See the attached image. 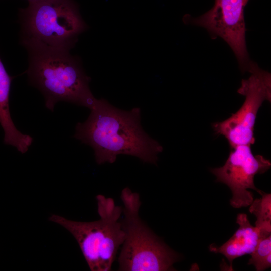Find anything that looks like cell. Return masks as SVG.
<instances>
[{
    "label": "cell",
    "instance_id": "obj_11",
    "mask_svg": "<svg viewBox=\"0 0 271 271\" xmlns=\"http://www.w3.org/2000/svg\"><path fill=\"white\" fill-rule=\"evenodd\" d=\"M261 195V198L253 200L249 211L256 217L255 226L265 237L271 233V194L263 192Z\"/></svg>",
    "mask_w": 271,
    "mask_h": 271
},
{
    "label": "cell",
    "instance_id": "obj_7",
    "mask_svg": "<svg viewBox=\"0 0 271 271\" xmlns=\"http://www.w3.org/2000/svg\"><path fill=\"white\" fill-rule=\"evenodd\" d=\"M249 0H215L213 7L198 17L186 16L185 22L205 28L212 39H223L230 47L242 72L252 61L246 45L244 10Z\"/></svg>",
    "mask_w": 271,
    "mask_h": 271
},
{
    "label": "cell",
    "instance_id": "obj_3",
    "mask_svg": "<svg viewBox=\"0 0 271 271\" xmlns=\"http://www.w3.org/2000/svg\"><path fill=\"white\" fill-rule=\"evenodd\" d=\"M19 10L21 43L70 51L87 26L74 0H37Z\"/></svg>",
    "mask_w": 271,
    "mask_h": 271
},
{
    "label": "cell",
    "instance_id": "obj_12",
    "mask_svg": "<svg viewBox=\"0 0 271 271\" xmlns=\"http://www.w3.org/2000/svg\"><path fill=\"white\" fill-rule=\"evenodd\" d=\"M248 264L253 265L257 271H263L271 266V235L261 238L250 254Z\"/></svg>",
    "mask_w": 271,
    "mask_h": 271
},
{
    "label": "cell",
    "instance_id": "obj_6",
    "mask_svg": "<svg viewBox=\"0 0 271 271\" xmlns=\"http://www.w3.org/2000/svg\"><path fill=\"white\" fill-rule=\"evenodd\" d=\"M248 72L250 76L242 80L237 90L245 97L242 105L228 118L213 124L215 133L224 136L231 148L254 143V129L258 111L264 101H270V73L253 61Z\"/></svg>",
    "mask_w": 271,
    "mask_h": 271
},
{
    "label": "cell",
    "instance_id": "obj_9",
    "mask_svg": "<svg viewBox=\"0 0 271 271\" xmlns=\"http://www.w3.org/2000/svg\"><path fill=\"white\" fill-rule=\"evenodd\" d=\"M236 223L239 227L228 241L220 246L214 244L209 246L211 252L222 254L227 258L229 263V270H233L232 263L235 259L250 254L259 240L264 238L259 230L250 224L246 214H238Z\"/></svg>",
    "mask_w": 271,
    "mask_h": 271
},
{
    "label": "cell",
    "instance_id": "obj_2",
    "mask_svg": "<svg viewBox=\"0 0 271 271\" xmlns=\"http://www.w3.org/2000/svg\"><path fill=\"white\" fill-rule=\"evenodd\" d=\"M24 47L28 53V81L43 94L47 109L53 111L60 101L93 108L98 99L90 90L91 78L79 58L68 50L36 45Z\"/></svg>",
    "mask_w": 271,
    "mask_h": 271
},
{
    "label": "cell",
    "instance_id": "obj_1",
    "mask_svg": "<svg viewBox=\"0 0 271 271\" xmlns=\"http://www.w3.org/2000/svg\"><path fill=\"white\" fill-rule=\"evenodd\" d=\"M90 110L87 120L76 124L74 137L93 148L97 164L113 163L121 154L157 164L163 147L143 129L139 108L123 110L100 99Z\"/></svg>",
    "mask_w": 271,
    "mask_h": 271
},
{
    "label": "cell",
    "instance_id": "obj_8",
    "mask_svg": "<svg viewBox=\"0 0 271 271\" xmlns=\"http://www.w3.org/2000/svg\"><path fill=\"white\" fill-rule=\"evenodd\" d=\"M271 166L270 161L260 155H254L250 145H241L233 148L223 166L210 169L216 181L224 183L230 189L231 206L240 208L249 206L253 194L251 189L260 195L263 191L255 186L254 177L266 172Z\"/></svg>",
    "mask_w": 271,
    "mask_h": 271
},
{
    "label": "cell",
    "instance_id": "obj_10",
    "mask_svg": "<svg viewBox=\"0 0 271 271\" xmlns=\"http://www.w3.org/2000/svg\"><path fill=\"white\" fill-rule=\"evenodd\" d=\"M12 79L0 59V124L4 131V143L14 146L21 153H25L28 150L33 139L18 130L11 118L9 95Z\"/></svg>",
    "mask_w": 271,
    "mask_h": 271
},
{
    "label": "cell",
    "instance_id": "obj_4",
    "mask_svg": "<svg viewBox=\"0 0 271 271\" xmlns=\"http://www.w3.org/2000/svg\"><path fill=\"white\" fill-rule=\"evenodd\" d=\"M96 198L100 216L97 221H76L56 214L49 220L73 236L91 270L109 271L124 239L120 220L122 208L110 197L100 194Z\"/></svg>",
    "mask_w": 271,
    "mask_h": 271
},
{
    "label": "cell",
    "instance_id": "obj_13",
    "mask_svg": "<svg viewBox=\"0 0 271 271\" xmlns=\"http://www.w3.org/2000/svg\"><path fill=\"white\" fill-rule=\"evenodd\" d=\"M37 1V0H28V2H31V1Z\"/></svg>",
    "mask_w": 271,
    "mask_h": 271
},
{
    "label": "cell",
    "instance_id": "obj_5",
    "mask_svg": "<svg viewBox=\"0 0 271 271\" xmlns=\"http://www.w3.org/2000/svg\"><path fill=\"white\" fill-rule=\"evenodd\" d=\"M124 239L118 257L122 271L173 270L180 255L171 249L142 220L138 193L128 187L121 191Z\"/></svg>",
    "mask_w": 271,
    "mask_h": 271
}]
</instances>
